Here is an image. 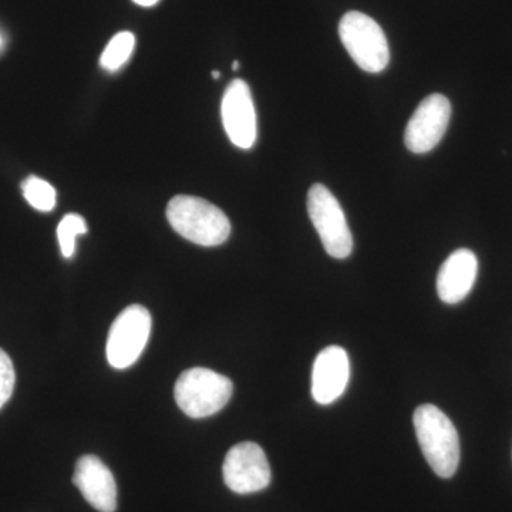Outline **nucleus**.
Here are the masks:
<instances>
[{
  "mask_svg": "<svg viewBox=\"0 0 512 512\" xmlns=\"http://www.w3.org/2000/svg\"><path fill=\"white\" fill-rule=\"evenodd\" d=\"M451 117V104L443 94L426 97L409 120L404 144L414 154H426L443 140Z\"/></svg>",
  "mask_w": 512,
  "mask_h": 512,
  "instance_id": "8",
  "label": "nucleus"
},
{
  "mask_svg": "<svg viewBox=\"0 0 512 512\" xmlns=\"http://www.w3.org/2000/svg\"><path fill=\"white\" fill-rule=\"evenodd\" d=\"M212 77H214V79H218V77H220V72H212Z\"/></svg>",
  "mask_w": 512,
  "mask_h": 512,
  "instance_id": "19",
  "label": "nucleus"
},
{
  "mask_svg": "<svg viewBox=\"0 0 512 512\" xmlns=\"http://www.w3.org/2000/svg\"><path fill=\"white\" fill-rule=\"evenodd\" d=\"M308 212L325 251L335 259L348 258L353 251L352 232L339 201L325 185H312Z\"/></svg>",
  "mask_w": 512,
  "mask_h": 512,
  "instance_id": "5",
  "label": "nucleus"
},
{
  "mask_svg": "<svg viewBox=\"0 0 512 512\" xmlns=\"http://www.w3.org/2000/svg\"><path fill=\"white\" fill-rule=\"evenodd\" d=\"M478 259L470 249H457L441 265L437 276V293L447 305H456L467 298L476 284Z\"/></svg>",
  "mask_w": 512,
  "mask_h": 512,
  "instance_id": "12",
  "label": "nucleus"
},
{
  "mask_svg": "<svg viewBox=\"0 0 512 512\" xmlns=\"http://www.w3.org/2000/svg\"><path fill=\"white\" fill-rule=\"evenodd\" d=\"M339 37L353 62L367 73H380L389 66L390 49L379 23L365 13H346L339 23Z\"/></svg>",
  "mask_w": 512,
  "mask_h": 512,
  "instance_id": "4",
  "label": "nucleus"
},
{
  "mask_svg": "<svg viewBox=\"0 0 512 512\" xmlns=\"http://www.w3.org/2000/svg\"><path fill=\"white\" fill-rule=\"evenodd\" d=\"M16 375L12 360L5 350L0 349V409L9 402L15 389Z\"/></svg>",
  "mask_w": 512,
  "mask_h": 512,
  "instance_id": "16",
  "label": "nucleus"
},
{
  "mask_svg": "<svg viewBox=\"0 0 512 512\" xmlns=\"http://www.w3.org/2000/svg\"><path fill=\"white\" fill-rule=\"evenodd\" d=\"M73 484L79 488L84 500L94 510L114 512L117 510V485L110 468L99 457L83 456L74 468Z\"/></svg>",
  "mask_w": 512,
  "mask_h": 512,
  "instance_id": "10",
  "label": "nucleus"
},
{
  "mask_svg": "<svg viewBox=\"0 0 512 512\" xmlns=\"http://www.w3.org/2000/svg\"><path fill=\"white\" fill-rule=\"evenodd\" d=\"M133 2L143 6V8H151V6L157 5L160 0H133Z\"/></svg>",
  "mask_w": 512,
  "mask_h": 512,
  "instance_id": "17",
  "label": "nucleus"
},
{
  "mask_svg": "<svg viewBox=\"0 0 512 512\" xmlns=\"http://www.w3.org/2000/svg\"><path fill=\"white\" fill-rule=\"evenodd\" d=\"M350 362L340 346H329L316 356L312 372V396L316 403L336 402L348 387Z\"/></svg>",
  "mask_w": 512,
  "mask_h": 512,
  "instance_id": "11",
  "label": "nucleus"
},
{
  "mask_svg": "<svg viewBox=\"0 0 512 512\" xmlns=\"http://www.w3.org/2000/svg\"><path fill=\"white\" fill-rule=\"evenodd\" d=\"M234 384L227 376L205 367L185 370L174 387L175 402L188 417L204 419L227 406Z\"/></svg>",
  "mask_w": 512,
  "mask_h": 512,
  "instance_id": "3",
  "label": "nucleus"
},
{
  "mask_svg": "<svg viewBox=\"0 0 512 512\" xmlns=\"http://www.w3.org/2000/svg\"><path fill=\"white\" fill-rule=\"evenodd\" d=\"M26 201L37 211L50 212L56 207V190L42 178L30 175L22 183Z\"/></svg>",
  "mask_w": 512,
  "mask_h": 512,
  "instance_id": "14",
  "label": "nucleus"
},
{
  "mask_svg": "<svg viewBox=\"0 0 512 512\" xmlns=\"http://www.w3.org/2000/svg\"><path fill=\"white\" fill-rule=\"evenodd\" d=\"M222 123L231 143L242 150L254 147L256 114L251 89L244 80L235 79L225 90L221 104Z\"/></svg>",
  "mask_w": 512,
  "mask_h": 512,
  "instance_id": "9",
  "label": "nucleus"
},
{
  "mask_svg": "<svg viewBox=\"0 0 512 512\" xmlns=\"http://www.w3.org/2000/svg\"><path fill=\"white\" fill-rule=\"evenodd\" d=\"M414 430L421 451L434 473L451 478L460 464V439L453 421L433 404L417 407L413 416Z\"/></svg>",
  "mask_w": 512,
  "mask_h": 512,
  "instance_id": "1",
  "label": "nucleus"
},
{
  "mask_svg": "<svg viewBox=\"0 0 512 512\" xmlns=\"http://www.w3.org/2000/svg\"><path fill=\"white\" fill-rule=\"evenodd\" d=\"M229 490L237 494H254L271 484V466L265 451L256 443L244 441L228 451L222 467Z\"/></svg>",
  "mask_w": 512,
  "mask_h": 512,
  "instance_id": "7",
  "label": "nucleus"
},
{
  "mask_svg": "<svg viewBox=\"0 0 512 512\" xmlns=\"http://www.w3.org/2000/svg\"><path fill=\"white\" fill-rule=\"evenodd\" d=\"M151 315L141 305H131L117 316L107 339V360L114 369H127L146 349L151 333Z\"/></svg>",
  "mask_w": 512,
  "mask_h": 512,
  "instance_id": "6",
  "label": "nucleus"
},
{
  "mask_svg": "<svg viewBox=\"0 0 512 512\" xmlns=\"http://www.w3.org/2000/svg\"><path fill=\"white\" fill-rule=\"evenodd\" d=\"M167 220L177 234L201 247H218L231 235V222L224 211L190 195H177L170 201Z\"/></svg>",
  "mask_w": 512,
  "mask_h": 512,
  "instance_id": "2",
  "label": "nucleus"
},
{
  "mask_svg": "<svg viewBox=\"0 0 512 512\" xmlns=\"http://www.w3.org/2000/svg\"><path fill=\"white\" fill-rule=\"evenodd\" d=\"M0 43H2V40H0Z\"/></svg>",
  "mask_w": 512,
  "mask_h": 512,
  "instance_id": "20",
  "label": "nucleus"
},
{
  "mask_svg": "<svg viewBox=\"0 0 512 512\" xmlns=\"http://www.w3.org/2000/svg\"><path fill=\"white\" fill-rule=\"evenodd\" d=\"M87 231L89 228H87L82 215L69 214L60 221L59 227H57V238H59L64 258H72L74 248H76V238L79 235L87 234Z\"/></svg>",
  "mask_w": 512,
  "mask_h": 512,
  "instance_id": "15",
  "label": "nucleus"
},
{
  "mask_svg": "<svg viewBox=\"0 0 512 512\" xmlns=\"http://www.w3.org/2000/svg\"><path fill=\"white\" fill-rule=\"evenodd\" d=\"M134 46H136V37L133 33H117L101 55L100 63L103 69L109 70V72L119 70L133 55Z\"/></svg>",
  "mask_w": 512,
  "mask_h": 512,
  "instance_id": "13",
  "label": "nucleus"
},
{
  "mask_svg": "<svg viewBox=\"0 0 512 512\" xmlns=\"http://www.w3.org/2000/svg\"><path fill=\"white\" fill-rule=\"evenodd\" d=\"M238 69H239V62H234V64H232V70H234V72H237Z\"/></svg>",
  "mask_w": 512,
  "mask_h": 512,
  "instance_id": "18",
  "label": "nucleus"
}]
</instances>
